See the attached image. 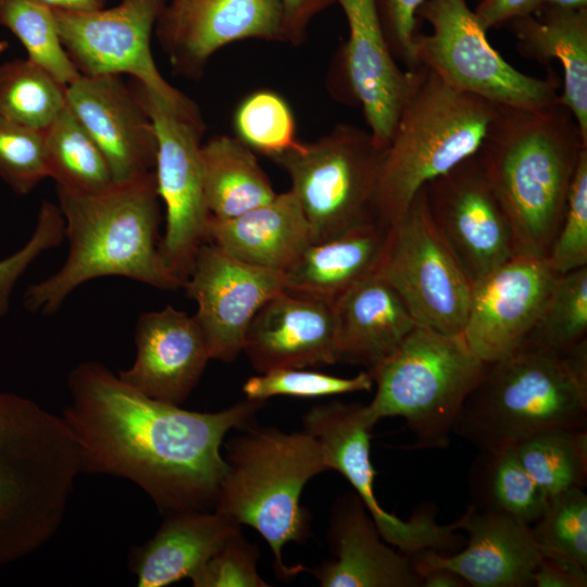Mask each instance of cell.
I'll return each mask as SVG.
<instances>
[{"label": "cell", "instance_id": "1", "mask_svg": "<svg viewBox=\"0 0 587 587\" xmlns=\"http://www.w3.org/2000/svg\"><path fill=\"white\" fill-rule=\"evenodd\" d=\"M67 390L61 417L80 473L128 479L167 515L213 508L227 470L224 437L250 426L264 403L246 399L217 412L189 411L141 394L95 361L70 372Z\"/></svg>", "mask_w": 587, "mask_h": 587}, {"label": "cell", "instance_id": "2", "mask_svg": "<svg viewBox=\"0 0 587 587\" xmlns=\"http://www.w3.org/2000/svg\"><path fill=\"white\" fill-rule=\"evenodd\" d=\"M587 150L567 108L497 105L477 157L510 223L516 254L547 259Z\"/></svg>", "mask_w": 587, "mask_h": 587}, {"label": "cell", "instance_id": "3", "mask_svg": "<svg viewBox=\"0 0 587 587\" xmlns=\"http://www.w3.org/2000/svg\"><path fill=\"white\" fill-rule=\"evenodd\" d=\"M68 254L51 276L24 295L29 312L50 315L88 280L121 276L162 290L184 283L159 252L160 202L154 171L96 193L57 187Z\"/></svg>", "mask_w": 587, "mask_h": 587}, {"label": "cell", "instance_id": "4", "mask_svg": "<svg viewBox=\"0 0 587 587\" xmlns=\"http://www.w3.org/2000/svg\"><path fill=\"white\" fill-rule=\"evenodd\" d=\"M78 474L77 447L61 415L0 391V567L57 534Z\"/></svg>", "mask_w": 587, "mask_h": 587}, {"label": "cell", "instance_id": "5", "mask_svg": "<svg viewBox=\"0 0 587 587\" xmlns=\"http://www.w3.org/2000/svg\"><path fill=\"white\" fill-rule=\"evenodd\" d=\"M558 428H587V338L563 355L524 347L487 363L452 433L496 451Z\"/></svg>", "mask_w": 587, "mask_h": 587}, {"label": "cell", "instance_id": "6", "mask_svg": "<svg viewBox=\"0 0 587 587\" xmlns=\"http://www.w3.org/2000/svg\"><path fill=\"white\" fill-rule=\"evenodd\" d=\"M227 470L213 509L254 528L270 545L276 575L288 579L305 567L287 565L283 548L310 533V514L300 497L307 483L329 471L320 442L305 430L251 428L226 445Z\"/></svg>", "mask_w": 587, "mask_h": 587}, {"label": "cell", "instance_id": "7", "mask_svg": "<svg viewBox=\"0 0 587 587\" xmlns=\"http://www.w3.org/2000/svg\"><path fill=\"white\" fill-rule=\"evenodd\" d=\"M412 72L377 187L376 216L387 227L428 182L478 152L498 105L450 86L424 65Z\"/></svg>", "mask_w": 587, "mask_h": 587}, {"label": "cell", "instance_id": "8", "mask_svg": "<svg viewBox=\"0 0 587 587\" xmlns=\"http://www.w3.org/2000/svg\"><path fill=\"white\" fill-rule=\"evenodd\" d=\"M486 363L462 334L415 326L398 348L369 372L375 395L370 421L399 416L415 436L413 448H445L458 414L484 375Z\"/></svg>", "mask_w": 587, "mask_h": 587}, {"label": "cell", "instance_id": "9", "mask_svg": "<svg viewBox=\"0 0 587 587\" xmlns=\"http://www.w3.org/2000/svg\"><path fill=\"white\" fill-rule=\"evenodd\" d=\"M384 152L369 130L337 124L319 139L300 141L272 159L289 176L313 243L378 222L376 195Z\"/></svg>", "mask_w": 587, "mask_h": 587}, {"label": "cell", "instance_id": "10", "mask_svg": "<svg viewBox=\"0 0 587 587\" xmlns=\"http://www.w3.org/2000/svg\"><path fill=\"white\" fill-rule=\"evenodd\" d=\"M416 17L432 27L414 38L416 61L450 86L499 105L538 110L558 102L561 80L554 72L537 78L508 63L467 0H424Z\"/></svg>", "mask_w": 587, "mask_h": 587}, {"label": "cell", "instance_id": "11", "mask_svg": "<svg viewBox=\"0 0 587 587\" xmlns=\"http://www.w3.org/2000/svg\"><path fill=\"white\" fill-rule=\"evenodd\" d=\"M374 274L396 290L417 326L462 334L473 283L436 226L424 187L389 226Z\"/></svg>", "mask_w": 587, "mask_h": 587}, {"label": "cell", "instance_id": "12", "mask_svg": "<svg viewBox=\"0 0 587 587\" xmlns=\"http://www.w3.org/2000/svg\"><path fill=\"white\" fill-rule=\"evenodd\" d=\"M128 86L157 136L154 175L165 207L159 252L165 266L185 283L199 248L209 241L201 157L205 125L200 110H179L134 78Z\"/></svg>", "mask_w": 587, "mask_h": 587}, {"label": "cell", "instance_id": "13", "mask_svg": "<svg viewBox=\"0 0 587 587\" xmlns=\"http://www.w3.org/2000/svg\"><path fill=\"white\" fill-rule=\"evenodd\" d=\"M303 430L321 445L328 469L339 472L351 484L382 537L392 547L412 557L424 550L455 552L462 536L457 521L439 524L435 513L419 511L409 520L387 512L374 491L375 470L370 458L373 427L361 403L319 404L303 416Z\"/></svg>", "mask_w": 587, "mask_h": 587}, {"label": "cell", "instance_id": "14", "mask_svg": "<svg viewBox=\"0 0 587 587\" xmlns=\"http://www.w3.org/2000/svg\"><path fill=\"white\" fill-rule=\"evenodd\" d=\"M168 0H122L108 10H52L61 41L83 75L129 74L175 108L198 105L159 72L151 35Z\"/></svg>", "mask_w": 587, "mask_h": 587}, {"label": "cell", "instance_id": "15", "mask_svg": "<svg viewBox=\"0 0 587 587\" xmlns=\"http://www.w3.org/2000/svg\"><path fill=\"white\" fill-rule=\"evenodd\" d=\"M424 188L436 226L472 283L516 254L510 223L477 153Z\"/></svg>", "mask_w": 587, "mask_h": 587}, {"label": "cell", "instance_id": "16", "mask_svg": "<svg viewBox=\"0 0 587 587\" xmlns=\"http://www.w3.org/2000/svg\"><path fill=\"white\" fill-rule=\"evenodd\" d=\"M349 35L334 65V91L359 105L376 145L386 148L411 89L413 72L402 70L385 39L376 0H336Z\"/></svg>", "mask_w": 587, "mask_h": 587}, {"label": "cell", "instance_id": "17", "mask_svg": "<svg viewBox=\"0 0 587 587\" xmlns=\"http://www.w3.org/2000/svg\"><path fill=\"white\" fill-rule=\"evenodd\" d=\"M183 287L197 303L193 316L210 358L230 362L243 350L257 312L284 289V276L282 272L241 262L208 241L199 248Z\"/></svg>", "mask_w": 587, "mask_h": 587}, {"label": "cell", "instance_id": "18", "mask_svg": "<svg viewBox=\"0 0 587 587\" xmlns=\"http://www.w3.org/2000/svg\"><path fill=\"white\" fill-rule=\"evenodd\" d=\"M547 259L515 254L473 283L462 336L486 364L522 349L554 284Z\"/></svg>", "mask_w": 587, "mask_h": 587}, {"label": "cell", "instance_id": "19", "mask_svg": "<svg viewBox=\"0 0 587 587\" xmlns=\"http://www.w3.org/2000/svg\"><path fill=\"white\" fill-rule=\"evenodd\" d=\"M155 30L173 71L198 79L212 54L226 45L283 41L280 0H184L166 5Z\"/></svg>", "mask_w": 587, "mask_h": 587}, {"label": "cell", "instance_id": "20", "mask_svg": "<svg viewBox=\"0 0 587 587\" xmlns=\"http://www.w3.org/2000/svg\"><path fill=\"white\" fill-rule=\"evenodd\" d=\"M65 104L103 153L115 184L154 171V127L121 75L82 74L66 87Z\"/></svg>", "mask_w": 587, "mask_h": 587}, {"label": "cell", "instance_id": "21", "mask_svg": "<svg viewBox=\"0 0 587 587\" xmlns=\"http://www.w3.org/2000/svg\"><path fill=\"white\" fill-rule=\"evenodd\" d=\"M457 524L467 533V546L453 553L424 550L410 557L421 577L433 569H447L474 587L533 586L542 554L530 525L473 504Z\"/></svg>", "mask_w": 587, "mask_h": 587}, {"label": "cell", "instance_id": "22", "mask_svg": "<svg viewBox=\"0 0 587 587\" xmlns=\"http://www.w3.org/2000/svg\"><path fill=\"white\" fill-rule=\"evenodd\" d=\"M134 340L135 360L118 377L154 400L180 405L211 360L196 317L172 305L141 313Z\"/></svg>", "mask_w": 587, "mask_h": 587}, {"label": "cell", "instance_id": "23", "mask_svg": "<svg viewBox=\"0 0 587 587\" xmlns=\"http://www.w3.org/2000/svg\"><path fill=\"white\" fill-rule=\"evenodd\" d=\"M242 351L259 373L338 363L332 303L283 289L252 319Z\"/></svg>", "mask_w": 587, "mask_h": 587}, {"label": "cell", "instance_id": "24", "mask_svg": "<svg viewBox=\"0 0 587 587\" xmlns=\"http://www.w3.org/2000/svg\"><path fill=\"white\" fill-rule=\"evenodd\" d=\"M328 539L335 559L312 571L323 587H417L411 558L389 545L357 494L334 505Z\"/></svg>", "mask_w": 587, "mask_h": 587}, {"label": "cell", "instance_id": "25", "mask_svg": "<svg viewBox=\"0 0 587 587\" xmlns=\"http://www.w3.org/2000/svg\"><path fill=\"white\" fill-rule=\"evenodd\" d=\"M338 363L372 372L416 326L396 290L376 274L364 277L333 302Z\"/></svg>", "mask_w": 587, "mask_h": 587}, {"label": "cell", "instance_id": "26", "mask_svg": "<svg viewBox=\"0 0 587 587\" xmlns=\"http://www.w3.org/2000/svg\"><path fill=\"white\" fill-rule=\"evenodd\" d=\"M208 237L241 262L282 273L313 243L309 222L290 189L236 217L210 216Z\"/></svg>", "mask_w": 587, "mask_h": 587}, {"label": "cell", "instance_id": "27", "mask_svg": "<svg viewBox=\"0 0 587 587\" xmlns=\"http://www.w3.org/2000/svg\"><path fill=\"white\" fill-rule=\"evenodd\" d=\"M504 26L521 55L545 66L553 60L561 64L558 102L570 110L587 141V8L542 7Z\"/></svg>", "mask_w": 587, "mask_h": 587}, {"label": "cell", "instance_id": "28", "mask_svg": "<svg viewBox=\"0 0 587 587\" xmlns=\"http://www.w3.org/2000/svg\"><path fill=\"white\" fill-rule=\"evenodd\" d=\"M239 527L215 511L170 514L150 540L133 548L129 569L139 587H164L190 578Z\"/></svg>", "mask_w": 587, "mask_h": 587}, {"label": "cell", "instance_id": "29", "mask_svg": "<svg viewBox=\"0 0 587 587\" xmlns=\"http://www.w3.org/2000/svg\"><path fill=\"white\" fill-rule=\"evenodd\" d=\"M388 229L372 222L311 243L283 273L284 289L332 303L346 289L375 273Z\"/></svg>", "mask_w": 587, "mask_h": 587}, {"label": "cell", "instance_id": "30", "mask_svg": "<svg viewBox=\"0 0 587 587\" xmlns=\"http://www.w3.org/2000/svg\"><path fill=\"white\" fill-rule=\"evenodd\" d=\"M204 201L216 220L241 215L275 198L254 152L236 136H214L201 147Z\"/></svg>", "mask_w": 587, "mask_h": 587}, {"label": "cell", "instance_id": "31", "mask_svg": "<svg viewBox=\"0 0 587 587\" xmlns=\"http://www.w3.org/2000/svg\"><path fill=\"white\" fill-rule=\"evenodd\" d=\"M479 452L470 472L471 504L533 525L548 499L521 464L514 447Z\"/></svg>", "mask_w": 587, "mask_h": 587}, {"label": "cell", "instance_id": "32", "mask_svg": "<svg viewBox=\"0 0 587 587\" xmlns=\"http://www.w3.org/2000/svg\"><path fill=\"white\" fill-rule=\"evenodd\" d=\"M43 134L48 174L55 187L96 193L115 184L103 153L66 105Z\"/></svg>", "mask_w": 587, "mask_h": 587}, {"label": "cell", "instance_id": "33", "mask_svg": "<svg viewBox=\"0 0 587 587\" xmlns=\"http://www.w3.org/2000/svg\"><path fill=\"white\" fill-rule=\"evenodd\" d=\"M516 455L547 499L587 480L586 429L558 428L535 434L515 447Z\"/></svg>", "mask_w": 587, "mask_h": 587}, {"label": "cell", "instance_id": "34", "mask_svg": "<svg viewBox=\"0 0 587 587\" xmlns=\"http://www.w3.org/2000/svg\"><path fill=\"white\" fill-rule=\"evenodd\" d=\"M66 87L29 59L0 64V116L45 132L65 108Z\"/></svg>", "mask_w": 587, "mask_h": 587}, {"label": "cell", "instance_id": "35", "mask_svg": "<svg viewBox=\"0 0 587 587\" xmlns=\"http://www.w3.org/2000/svg\"><path fill=\"white\" fill-rule=\"evenodd\" d=\"M587 266L557 275L524 347L565 354L586 339ZM523 347V348H524Z\"/></svg>", "mask_w": 587, "mask_h": 587}, {"label": "cell", "instance_id": "36", "mask_svg": "<svg viewBox=\"0 0 587 587\" xmlns=\"http://www.w3.org/2000/svg\"><path fill=\"white\" fill-rule=\"evenodd\" d=\"M0 24L21 41L27 59L67 87L82 74L68 57L53 12L36 0H0Z\"/></svg>", "mask_w": 587, "mask_h": 587}, {"label": "cell", "instance_id": "37", "mask_svg": "<svg viewBox=\"0 0 587 587\" xmlns=\"http://www.w3.org/2000/svg\"><path fill=\"white\" fill-rule=\"evenodd\" d=\"M233 123L239 140L271 160L300 143L289 104L272 90L260 89L245 97L234 112Z\"/></svg>", "mask_w": 587, "mask_h": 587}, {"label": "cell", "instance_id": "38", "mask_svg": "<svg viewBox=\"0 0 587 587\" xmlns=\"http://www.w3.org/2000/svg\"><path fill=\"white\" fill-rule=\"evenodd\" d=\"M542 557H557L587 569V496L572 488L548 499L530 525Z\"/></svg>", "mask_w": 587, "mask_h": 587}, {"label": "cell", "instance_id": "39", "mask_svg": "<svg viewBox=\"0 0 587 587\" xmlns=\"http://www.w3.org/2000/svg\"><path fill=\"white\" fill-rule=\"evenodd\" d=\"M374 380L367 371L353 377H338L304 369H280L247 379L242 391L248 400L265 401L274 396L319 398L371 391Z\"/></svg>", "mask_w": 587, "mask_h": 587}, {"label": "cell", "instance_id": "40", "mask_svg": "<svg viewBox=\"0 0 587 587\" xmlns=\"http://www.w3.org/2000/svg\"><path fill=\"white\" fill-rule=\"evenodd\" d=\"M49 177L43 132L0 116V178L18 195H27Z\"/></svg>", "mask_w": 587, "mask_h": 587}, {"label": "cell", "instance_id": "41", "mask_svg": "<svg viewBox=\"0 0 587 587\" xmlns=\"http://www.w3.org/2000/svg\"><path fill=\"white\" fill-rule=\"evenodd\" d=\"M547 261L557 275L587 266V150L580 155Z\"/></svg>", "mask_w": 587, "mask_h": 587}, {"label": "cell", "instance_id": "42", "mask_svg": "<svg viewBox=\"0 0 587 587\" xmlns=\"http://www.w3.org/2000/svg\"><path fill=\"white\" fill-rule=\"evenodd\" d=\"M259 549L240 527L230 533L190 577L195 587H266L257 570Z\"/></svg>", "mask_w": 587, "mask_h": 587}, {"label": "cell", "instance_id": "43", "mask_svg": "<svg viewBox=\"0 0 587 587\" xmlns=\"http://www.w3.org/2000/svg\"><path fill=\"white\" fill-rule=\"evenodd\" d=\"M424 0H376L377 11L388 48L407 71L419 67L414 38L420 33L416 11Z\"/></svg>", "mask_w": 587, "mask_h": 587}, {"label": "cell", "instance_id": "44", "mask_svg": "<svg viewBox=\"0 0 587 587\" xmlns=\"http://www.w3.org/2000/svg\"><path fill=\"white\" fill-rule=\"evenodd\" d=\"M336 0H280L283 41L300 46L307 39L312 20Z\"/></svg>", "mask_w": 587, "mask_h": 587}, {"label": "cell", "instance_id": "45", "mask_svg": "<svg viewBox=\"0 0 587 587\" xmlns=\"http://www.w3.org/2000/svg\"><path fill=\"white\" fill-rule=\"evenodd\" d=\"M537 587H585L586 569L557 557H542L533 575Z\"/></svg>", "mask_w": 587, "mask_h": 587}, {"label": "cell", "instance_id": "46", "mask_svg": "<svg viewBox=\"0 0 587 587\" xmlns=\"http://www.w3.org/2000/svg\"><path fill=\"white\" fill-rule=\"evenodd\" d=\"M536 2L537 0H479L473 11L482 27L488 30L533 13Z\"/></svg>", "mask_w": 587, "mask_h": 587}, {"label": "cell", "instance_id": "47", "mask_svg": "<svg viewBox=\"0 0 587 587\" xmlns=\"http://www.w3.org/2000/svg\"><path fill=\"white\" fill-rule=\"evenodd\" d=\"M467 584L454 572L447 569H433L422 576L421 586L425 587H464Z\"/></svg>", "mask_w": 587, "mask_h": 587}, {"label": "cell", "instance_id": "48", "mask_svg": "<svg viewBox=\"0 0 587 587\" xmlns=\"http://www.w3.org/2000/svg\"><path fill=\"white\" fill-rule=\"evenodd\" d=\"M52 9L63 11H92L102 9L105 0H36Z\"/></svg>", "mask_w": 587, "mask_h": 587}, {"label": "cell", "instance_id": "49", "mask_svg": "<svg viewBox=\"0 0 587 587\" xmlns=\"http://www.w3.org/2000/svg\"><path fill=\"white\" fill-rule=\"evenodd\" d=\"M542 7L582 9L587 8V0H537L535 11Z\"/></svg>", "mask_w": 587, "mask_h": 587}, {"label": "cell", "instance_id": "50", "mask_svg": "<svg viewBox=\"0 0 587 587\" xmlns=\"http://www.w3.org/2000/svg\"><path fill=\"white\" fill-rule=\"evenodd\" d=\"M8 42L4 40H0V55L7 50Z\"/></svg>", "mask_w": 587, "mask_h": 587}, {"label": "cell", "instance_id": "51", "mask_svg": "<svg viewBox=\"0 0 587 587\" xmlns=\"http://www.w3.org/2000/svg\"><path fill=\"white\" fill-rule=\"evenodd\" d=\"M184 0H171V2L168 3L170 5H178L183 2Z\"/></svg>", "mask_w": 587, "mask_h": 587}, {"label": "cell", "instance_id": "52", "mask_svg": "<svg viewBox=\"0 0 587 587\" xmlns=\"http://www.w3.org/2000/svg\"><path fill=\"white\" fill-rule=\"evenodd\" d=\"M477 1H479V0H477Z\"/></svg>", "mask_w": 587, "mask_h": 587}]
</instances>
